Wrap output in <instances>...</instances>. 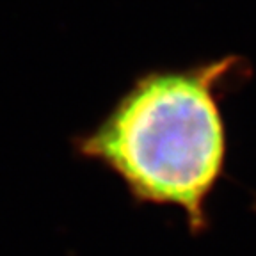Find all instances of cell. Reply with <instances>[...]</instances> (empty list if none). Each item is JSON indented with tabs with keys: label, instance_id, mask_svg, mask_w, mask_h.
Here are the masks:
<instances>
[{
	"label": "cell",
	"instance_id": "obj_1",
	"mask_svg": "<svg viewBox=\"0 0 256 256\" xmlns=\"http://www.w3.org/2000/svg\"><path fill=\"white\" fill-rule=\"evenodd\" d=\"M238 68L236 57H224L146 73L76 148L116 172L136 200L180 208L201 232L226 160L219 89Z\"/></svg>",
	"mask_w": 256,
	"mask_h": 256
}]
</instances>
